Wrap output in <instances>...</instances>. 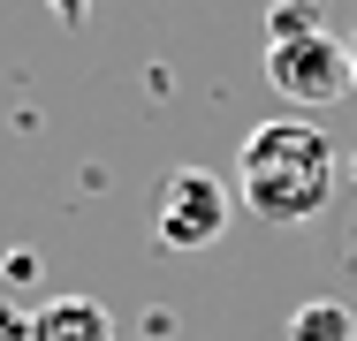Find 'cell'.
<instances>
[{
	"label": "cell",
	"mask_w": 357,
	"mask_h": 341,
	"mask_svg": "<svg viewBox=\"0 0 357 341\" xmlns=\"http://www.w3.org/2000/svg\"><path fill=\"white\" fill-rule=\"evenodd\" d=\"M31 341H114V319L91 296H46L31 311Z\"/></svg>",
	"instance_id": "obj_4"
},
{
	"label": "cell",
	"mask_w": 357,
	"mask_h": 341,
	"mask_svg": "<svg viewBox=\"0 0 357 341\" xmlns=\"http://www.w3.org/2000/svg\"><path fill=\"white\" fill-rule=\"evenodd\" d=\"M46 8H54V23H84L91 15V0H46Z\"/></svg>",
	"instance_id": "obj_8"
},
{
	"label": "cell",
	"mask_w": 357,
	"mask_h": 341,
	"mask_svg": "<svg viewBox=\"0 0 357 341\" xmlns=\"http://www.w3.org/2000/svg\"><path fill=\"white\" fill-rule=\"evenodd\" d=\"M289 341H357V319L342 303H296V319H289Z\"/></svg>",
	"instance_id": "obj_6"
},
{
	"label": "cell",
	"mask_w": 357,
	"mask_h": 341,
	"mask_svg": "<svg viewBox=\"0 0 357 341\" xmlns=\"http://www.w3.org/2000/svg\"><path fill=\"white\" fill-rule=\"evenodd\" d=\"M0 273H8V280H31V273H38V258H31V251H8V266H0Z\"/></svg>",
	"instance_id": "obj_9"
},
{
	"label": "cell",
	"mask_w": 357,
	"mask_h": 341,
	"mask_svg": "<svg viewBox=\"0 0 357 341\" xmlns=\"http://www.w3.org/2000/svg\"><path fill=\"white\" fill-rule=\"evenodd\" d=\"M266 84L282 91L289 106H335V99H350V91H357V76H350V38L319 31V38L266 46Z\"/></svg>",
	"instance_id": "obj_3"
},
{
	"label": "cell",
	"mask_w": 357,
	"mask_h": 341,
	"mask_svg": "<svg viewBox=\"0 0 357 341\" xmlns=\"http://www.w3.org/2000/svg\"><path fill=\"white\" fill-rule=\"evenodd\" d=\"M342 167H350V175H357V152H350V159H342Z\"/></svg>",
	"instance_id": "obj_11"
},
{
	"label": "cell",
	"mask_w": 357,
	"mask_h": 341,
	"mask_svg": "<svg viewBox=\"0 0 357 341\" xmlns=\"http://www.w3.org/2000/svg\"><path fill=\"white\" fill-rule=\"evenodd\" d=\"M342 182V152L319 122H259L243 136V159H236V190L243 205L266 220V228H296V220H319L327 198Z\"/></svg>",
	"instance_id": "obj_1"
},
{
	"label": "cell",
	"mask_w": 357,
	"mask_h": 341,
	"mask_svg": "<svg viewBox=\"0 0 357 341\" xmlns=\"http://www.w3.org/2000/svg\"><path fill=\"white\" fill-rule=\"evenodd\" d=\"M350 76H357V38H350Z\"/></svg>",
	"instance_id": "obj_10"
},
{
	"label": "cell",
	"mask_w": 357,
	"mask_h": 341,
	"mask_svg": "<svg viewBox=\"0 0 357 341\" xmlns=\"http://www.w3.org/2000/svg\"><path fill=\"white\" fill-rule=\"evenodd\" d=\"M0 341H31V319H23L15 303H0Z\"/></svg>",
	"instance_id": "obj_7"
},
{
	"label": "cell",
	"mask_w": 357,
	"mask_h": 341,
	"mask_svg": "<svg viewBox=\"0 0 357 341\" xmlns=\"http://www.w3.org/2000/svg\"><path fill=\"white\" fill-rule=\"evenodd\" d=\"M228 220H236V190L213 167H175L160 182V212H152L160 251H206V243L228 235Z\"/></svg>",
	"instance_id": "obj_2"
},
{
	"label": "cell",
	"mask_w": 357,
	"mask_h": 341,
	"mask_svg": "<svg viewBox=\"0 0 357 341\" xmlns=\"http://www.w3.org/2000/svg\"><path fill=\"white\" fill-rule=\"evenodd\" d=\"M319 31H327V0H274V8H266V46L319 38Z\"/></svg>",
	"instance_id": "obj_5"
}]
</instances>
